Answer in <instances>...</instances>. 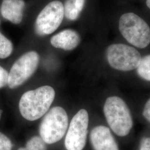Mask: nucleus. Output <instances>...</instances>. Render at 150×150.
<instances>
[{
  "label": "nucleus",
  "instance_id": "1",
  "mask_svg": "<svg viewBox=\"0 0 150 150\" xmlns=\"http://www.w3.org/2000/svg\"><path fill=\"white\" fill-rule=\"evenodd\" d=\"M54 97V88L47 85L26 92L19 102V110L22 116L31 121L41 118L48 111Z\"/></svg>",
  "mask_w": 150,
  "mask_h": 150
},
{
  "label": "nucleus",
  "instance_id": "2",
  "mask_svg": "<svg viewBox=\"0 0 150 150\" xmlns=\"http://www.w3.org/2000/svg\"><path fill=\"white\" fill-rule=\"evenodd\" d=\"M103 112L110 129L115 134L120 137L129 135L133 127V120L128 106L121 97H108Z\"/></svg>",
  "mask_w": 150,
  "mask_h": 150
},
{
  "label": "nucleus",
  "instance_id": "3",
  "mask_svg": "<svg viewBox=\"0 0 150 150\" xmlns=\"http://www.w3.org/2000/svg\"><path fill=\"white\" fill-rule=\"evenodd\" d=\"M118 28L129 43L139 48L150 43V27L145 20L134 13H124L120 18Z\"/></svg>",
  "mask_w": 150,
  "mask_h": 150
},
{
  "label": "nucleus",
  "instance_id": "4",
  "mask_svg": "<svg viewBox=\"0 0 150 150\" xmlns=\"http://www.w3.org/2000/svg\"><path fill=\"white\" fill-rule=\"evenodd\" d=\"M69 125L68 116L62 107L52 108L44 116L40 126V137L47 144H53L64 136Z\"/></svg>",
  "mask_w": 150,
  "mask_h": 150
},
{
  "label": "nucleus",
  "instance_id": "5",
  "mask_svg": "<svg viewBox=\"0 0 150 150\" xmlns=\"http://www.w3.org/2000/svg\"><path fill=\"white\" fill-rule=\"evenodd\" d=\"M106 55L111 67L122 71H129L137 69L141 59V54L136 48L122 43L109 46Z\"/></svg>",
  "mask_w": 150,
  "mask_h": 150
},
{
  "label": "nucleus",
  "instance_id": "6",
  "mask_svg": "<svg viewBox=\"0 0 150 150\" xmlns=\"http://www.w3.org/2000/svg\"><path fill=\"white\" fill-rule=\"evenodd\" d=\"M39 60V54L36 51L23 54L13 64L8 72V87L15 89L21 86L36 71Z\"/></svg>",
  "mask_w": 150,
  "mask_h": 150
},
{
  "label": "nucleus",
  "instance_id": "7",
  "mask_svg": "<svg viewBox=\"0 0 150 150\" xmlns=\"http://www.w3.org/2000/svg\"><path fill=\"white\" fill-rule=\"evenodd\" d=\"M89 117L85 109L79 111L72 118L64 140L67 150H83L87 141Z\"/></svg>",
  "mask_w": 150,
  "mask_h": 150
},
{
  "label": "nucleus",
  "instance_id": "8",
  "mask_svg": "<svg viewBox=\"0 0 150 150\" xmlns=\"http://www.w3.org/2000/svg\"><path fill=\"white\" fill-rule=\"evenodd\" d=\"M64 8L61 2L54 1L46 6L36 20L37 34L44 36L52 33L60 26L64 17Z\"/></svg>",
  "mask_w": 150,
  "mask_h": 150
},
{
  "label": "nucleus",
  "instance_id": "9",
  "mask_svg": "<svg viewBox=\"0 0 150 150\" xmlns=\"http://www.w3.org/2000/svg\"><path fill=\"white\" fill-rule=\"evenodd\" d=\"M90 139L93 150H120L116 140L106 126L95 127L91 130Z\"/></svg>",
  "mask_w": 150,
  "mask_h": 150
},
{
  "label": "nucleus",
  "instance_id": "10",
  "mask_svg": "<svg viewBox=\"0 0 150 150\" xmlns=\"http://www.w3.org/2000/svg\"><path fill=\"white\" fill-rule=\"evenodd\" d=\"M81 42L80 35L74 30H64L53 36L50 42L54 47L66 51H71L76 48Z\"/></svg>",
  "mask_w": 150,
  "mask_h": 150
},
{
  "label": "nucleus",
  "instance_id": "11",
  "mask_svg": "<svg viewBox=\"0 0 150 150\" xmlns=\"http://www.w3.org/2000/svg\"><path fill=\"white\" fill-rule=\"evenodd\" d=\"M25 6L23 0H4L1 7V15L12 23L19 24L23 19Z\"/></svg>",
  "mask_w": 150,
  "mask_h": 150
},
{
  "label": "nucleus",
  "instance_id": "12",
  "mask_svg": "<svg viewBox=\"0 0 150 150\" xmlns=\"http://www.w3.org/2000/svg\"><path fill=\"white\" fill-rule=\"evenodd\" d=\"M85 3V0H67L64 6V15L71 21H75L80 16Z\"/></svg>",
  "mask_w": 150,
  "mask_h": 150
},
{
  "label": "nucleus",
  "instance_id": "13",
  "mask_svg": "<svg viewBox=\"0 0 150 150\" xmlns=\"http://www.w3.org/2000/svg\"><path fill=\"white\" fill-rule=\"evenodd\" d=\"M137 73L141 78L150 82V54L141 58L137 67Z\"/></svg>",
  "mask_w": 150,
  "mask_h": 150
},
{
  "label": "nucleus",
  "instance_id": "14",
  "mask_svg": "<svg viewBox=\"0 0 150 150\" xmlns=\"http://www.w3.org/2000/svg\"><path fill=\"white\" fill-rule=\"evenodd\" d=\"M13 44L11 41L0 32V59L8 57L13 51Z\"/></svg>",
  "mask_w": 150,
  "mask_h": 150
},
{
  "label": "nucleus",
  "instance_id": "15",
  "mask_svg": "<svg viewBox=\"0 0 150 150\" xmlns=\"http://www.w3.org/2000/svg\"><path fill=\"white\" fill-rule=\"evenodd\" d=\"M17 150H47L46 144L41 137L33 136L27 141L25 147Z\"/></svg>",
  "mask_w": 150,
  "mask_h": 150
},
{
  "label": "nucleus",
  "instance_id": "16",
  "mask_svg": "<svg viewBox=\"0 0 150 150\" xmlns=\"http://www.w3.org/2000/svg\"><path fill=\"white\" fill-rule=\"evenodd\" d=\"M12 142L6 134L0 132V150H12Z\"/></svg>",
  "mask_w": 150,
  "mask_h": 150
},
{
  "label": "nucleus",
  "instance_id": "17",
  "mask_svg": "<svg viewBox=\"0 0 150 150\" xmlns=\"http://www.w3.org/2000/svg\"><path fill=\"white\" fill-rule=\"evenodd\" d=\"M8 72L0 66V89L7 85Z\"/></svg>",
  "mask_w": 150,
  "mask_h": 150
},
{
  "label": "nucleus",
  "instance_id": "18",
  "mask_svg": "<svg viewBox=\"0 0 150 150\" xmlns=\"http://www.w3.org/2000/svg\"><path fill=\"white\" fill-rule=\"evenodd\" d=\"M138 150H150V136H145L141 139Z\"/></svg>",
  "mask_w": 150,
  "mask_h": 150
},
{
  "label": "nucleus",
  "instance_id": "19",
  "mask_svg": "<svg viewBox=\"0 0 150 150\" xmlns=\"http://www.w3.org/2000/svg\"><path fill=\"white\" fill-rule=\"evenodd\" d=\"M142 115L145 119L150 122V98L145 104Z\"/></svg>",
  "mask_w": 150,
  "mask_h": 150
},
{
  "label": "nucleus",
  "instance_id": "20",
  "mask_svg": "<svg viewBox=\"0 0 150 150\" xmlns=\"http://www.w3.org/2000/svg\"><path fill=\"white\" fill-rule=\"evenodd\" d=\"M146 5L150 9V0H146Z\"/></svg>",
  "mask_w": 150,
  "mask_h": 150
},
{
  "label": "nucleus",
  "instance_id": "21",
  "mask_svg": "<svg viewBox=\"0 0 150 150\" xmlns=\"http://www.w3.org/2000/svg\"><path fill=\"white\" fill-rule=\"evenodd\" d=\"M2 113H3V111H2V110H1V109H0V120H1V117H2Z\"/></svg>",
  "mask_w": 150,
  "mask_h": 150
}]
</instances>
